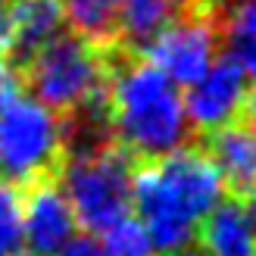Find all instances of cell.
<instances>
[{"label": "cell", "instance_id": "6da1fadb", "mask_svg": "<svg viewBox=\"0 0 256 256\" xmlns=\"http://www.w3.org/2000/svg\"><path fill=\"white\" fill-rule=\"evenodd\" d=\"M225 197L222 175L203 150L182 147L132 175L134 219L156 253H182L197 238L200 222Z\"/></svg>", "mask_w": 256, "mask_h": 256}, {"label": "cell", "instance_id": "7a4b0ae2", "mask_svg": "<svg viewBox=\"0 0 256 256\" xmlns=\"http://www.w3.org/2000/svg\"><path fill=\"white\" fill-rule=\"evenodd\" d=\"M106 110L125 153L160 160L188 144L190 125L182 88L147 60L128 62L112 75Z\"/></svg>", "mask_w": 256, "mask_h": 256}, {"label": "cell", "instance_id": "3957f363", "mask_svg": "<svg viewBox=\"0 0 256 256\" xmlns=\"http://www.w3.org/2000/svg\"><path fill=\"white\" fill-rule=\"evenodd\" d=\"M132 156L112 144H88L62 169V194L88 234H100L132 216Z\"/></svg>", "mask_w": 256, "mask_h": 256}, {"label": "cell", "instance_id": "277c9868", "mask_svg": "<svg viewBox=\"0 0 256 256\" xmlns=\"http://www.w3.org/2000/svg\"><path fill=\"white\" fill-rule=\"evenodd\" d=\"M32 97L54 112H78L106 94V62L100 47L78 34H60L25 60Z\"/></svg>", "mask_w": 256, "mask_h": 256}, {"label": "cell", "instance_id": "5b68a950", "mask_svg": "<svg viewBox=\"0 0 256 256\" xmlns=\"http://www.w3.org/2000/svg\"><path fill=\"white\" fill-rule=\"evenodd\" d=\"M62 140L66 125L60 122V112L12 91L0 100V182H38L56 166Z\"/></svg>", "mask_w": 256, "mask_h": 256}, {"label": "cell", "instance_id": "8992f818", "mask_svg": "<svg viewBox=\"0 0 256 256\" xmlns=\"http://www.w3.org/2000/svg\"><path fill=\"white\" fill-rule=\"evenodd\" d=\"M147 62L178 88H190L219 56V25L206 12L178 16L144 44Z\"/></svg>", "mask_w": 256, "mask_h": 256}, {"label": "cell", "instance_id": "52a82bcc", "mask_svg": "<svg viewBox=\"0 0 256 256\" xmlns=\"http://www.w3.org/2000/svg\"><path fill=\"white\" fill-rule=\"evenodd\" d=\"M184 112L188 125L197 132H219L238 122L250 106V72L240 69L228 56H216V62L188 88Z\"/></svg>", "mask_w": 256, "mask_h": 256}, {"label": "cell", "instance_id": "ba28073f", "mask_svg": "<svg viewBox=\"0 0 256 256\" xmlns=\"http://www.w3.org/2000/svg\"><path fill=\"white\" fill-rule=\"evenodd\" d=\"M78 234V222L60 184H34L22 200V244L34 256H56Z\"/></svg>", "mask_w": 256, "mask_h": 256}, {"label": "cell", "instance_id": "9c48e42d", "mask_svg": "<svg viewBox=\"0 0 256 256\" xmlns=\"http://www.w3.org/2000/svg\"><path fill=\"white\" fill-rule=\"evenodd\" d=\"M203 253L210 256H256V234H253V210L247 197H222L212 212L200 222Z\"/></svg>", "mask_w": 256, "mask_h": 256}, {"label": "cell", "instance_id": "30bf717a", "mask_svg": "<svg viewBox=\"0 0 256 256\" xmlns=\"http://www.w3.org/2000/svg\"><path fill=\"white\" fill-rule=\"evenodd\" d=\"M216 172L222 175V184L232 188V194L247 197L256 182V140L247 122H232L212 132L210 138V153Z\"/></svg>", "mask_w": 256, "mask_h": 256}, {"label": "cell", "instance_id": "8fae6325", "mask_svg": "<svg viewBox=\"0 0 256 256\" xmlns=\"http://www.w3.org/2000/svg\"><path fill=\"white\" fill-rule=\"evenodd\" d=\"M62 10L60 0H12V25H10V50L22 60L34 56L44 44L62 34Z\"/></svg>", "mask_w": 256, "mask_h": 256}, {"label": "cell", "instance_id": "7c38bea8", "mask_svg": "<svg viewBox=\"0 0 256 256\" xmlns=\"http://www.w3.org/2000/svg\"><path fill=\"white\" fill-rule=\"evenodd\" d=\"M60 10H62V22H69L82 41L94 47L116 41L119 0H60Z\"/></svg>", "mask_w": 256, "mask_h": 256}, {"label": "cell", "instance_id": "4fadbf2b", "mask_svg": "<svg viewBox=\"0 0 256 256\" xmlns=\"http://www.w3.org/2000/svg\"><path fill=\"white\" fill-rule=\"evenodd\" d=\"M219 41L232 62L253 75L256 69V6L253 0H228V10L222 16Z\"/></svg>", "mask_w": 256, "mask_h": 256}, {"label": "cell", "instance_id": "5bb4252c", "mask_svg": "<svg viewBox=\"0 0 256 256\" xmlns=\"http://www.w3.org/2000/svg\"><path fill=\"white\" fill-rule=\"evenodd\" d=\"M188 0H119V32L138 44H147L172 19L182 16Z\"/></svg>", "mask_w": 256, "mask_h": 256}, {"label": "cell", "instance_id": "9a60e30c", "mask_svg": "<svg viewBox=\"0 0 256 256\" xmlns=\"http://www.w3.org/2000/svg\"><path fill=\"white\" fill-rule=\"evenodd\" d=\"M100 244H104L106 256H156L150 238L134 216H125L116 225H110L106 232H100Z\"/></svg>", "mask_w": 256, "mask_h": 256}, {"label": "cell", "instance_id": "2e32d148", "mask_svg": "<svg viewBox=\"0 0 256 256\" xmlns=\"http://www.w3.org/2000/svg\"><path fill=\"white\" fill-rule=\"evenodd\" d=\"M22 250V197L19 190L0 182V256Z\"/></svg>", "mask_w": 256, "mask_h": 256}, {"label": "cell", "instance_id": "e0dca14e", "mask_svg": "<svg viewBox=\"0 0 256 256\" xmlns=\"http://www.w3.org/2000/svg\"><path fill=\"white\" fill-rule=\"evenodd\" d=\"M56 256H106L97 234H75Z\"/></svg>", "mask_w": 256, "mask_h": 256}, {"label": "cell", "instance_id": "ac0fdd59", "mask_svg": "<svg viewBox=\"0 0 256 256\" xmlns=\"http://www.w3.org/2000/svg\"><path fill=\"white\" fill-rule=\"evenodd\" d=\"M12 91H16V82H12V62H10L6 47L0 44V100L10 97Z\"/></svg>", "mask_w": 256, "mask_h": 256}, {"label": "cell", "instance_id": "d6986e66", "mask_svg": "<svg viewBox=\"0 0 256 256\" xmlns=\"http://www.w3.org/2000/svg\"><path fill=\"white\" fill-rule=\"evenodd\" d=\"M10 25H12V0H0V44H10Z\"/></svg>", "mask_w": 256, "mask_h": 256}, {"label": "cell", "instance_id": "ffe728a7", "mask_svg": "<svg viewBox=\"0 0 256 256\" xmlns=\"http://www.w3.org/2000/svg\"><path fill=\"white\" fill-rule=\"evenodd\" d=\"M169 256H210V253H203V250H182V253H169Z\"/></svg>", "mask_w": 256, "mask_h": 256}, {"label": "cell", "instance_id": "44dd1931", "mask_svg": "<svg viewBox=\"0 0 256 256\" xmlns=\"http://www.w3.org/2000/svg\"><path fill=\"white\" fill-rule=\"evenodd\" d=\"M10 256H34V253H28V250H16V253H10Z\"/></svg>", "mask_w": 256, "mask_h": 256}, {"label": "cell", "instance_id": "7402d4cb", "mask_svg": "<svg viewBox=\"0 0 256 256\" xmlns=\"http://www.w3.org/2000/svg\"><path fill=\"white\" fill-rule=\"evenodd\" d=\"M212 4H222V0H212Z\"/></svg>", "mask_w": 256, "mask_h": 256}]
</instances>
